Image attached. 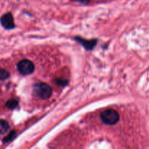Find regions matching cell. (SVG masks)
I'll return each mask as SVG.
<instances>
[{"mask_svg":"<svg viewBox=\"0 0 149 149\" xmlns=\"http://www.w3.org/2000/svg\"><path fill=\"white\" fill-rule=\"evenodd\" d=\"M100 118L101 120L106 125H113L118 122L119 119V115L116 111L113 109H108L104 111L100 114Z\"/></svg>","mask_w":149,"mask_h":149,"instance_id":"obj_1","label":"cell"},{"mask_svg":"<svg viewBox=\"0 0 149 149\" xmlns=\"http://www.w3.org/2000/svg\"><path fill=\"white\" fill-rule=\"evenodd\" d=\"M34 91L40 98L43 100L48 99L52 95V89L45 83H39L34 86Z\"/></svg>","mask_w":149,"mask_h":149,"instance_id":"obj_2","label":"cell"},{"mask_svg":"<svg viewBox=\"0 0 149 149\" xmlns=\"http://www.w3.org/2000/svg\"><path fill=\"white\" fill-rule=\"evenodd\" d=\"M17 70L23 75H29L34 71V65L29 60H23L17 63Z\"/></svg>","mask_w":149,"mask_h":149,"instance_id":"obj_3","label":"cell"},{"mask_svg":"<svg viewBox=\"0 0 149 149\" xmlns=\"http://www.w3.org/2000/svg\"><path fill=\"white\" fill-rule=\"evenodd\" d=\"M1 24L6 29H12L15 27L14 19L11 13H6L0 19Z\"/></svg>","mask_w":149,"mask_h":149,"instance_id":"obj_4","label":"cell"},{"mask_svg":"<svg viewBox=\"0 0 149 149\" xmlns=\"http://www.w3.org/2000/svg\"><path fill=\"white\" fill-rule=\"evenodd\" d=\"M75 39L76 40H77L79 42H80V43L87 49H92L95 46L96 43H97V40L86 41L84 40V39H83L82 38L80 37H76Z\"/></svg>","mask_w":149,"mask_h":149,"instance_id":"obj_5","label":"cell"},{"mask_svg":"<svg viewBox=\"0 0 149 149\" xmlns=\"http://www.w3.org/2000/svg\"><path fill=\"white\" fill-rule=\"evenodd\" d=\"M9 130V125L6 121L0 119V135L4 134Z\"/></svg>","mask_w":149,"mask_h":149,"instance_id":"obj_6","label":"cell"},{"mask_svg":"<svg viewBox=\"0 0 149 149\" xmlns=\"http://www.w3.org/2000/svg\"><path fill=\"white\" fill-rule=\"evenodd\" d=\"M17 104H18V102L15 99H12V100H8L6 103V106H7L8 109H14L15 108L17 107Z\"/></svg>","mask_w":149,"mask_h":149,"instance_id":"obj_7","label":"cell"},{"mask_svg":"<svg viewBox=\"0 0 149 149\" xmlns=\"http://www.w3.org/2000/svg\"><path fill=\"white\" fill-rule=\"evenodd\" d=\"M10 77V73L5 69L0 68V80H4Z\"/></svg>","mask_w":149,"mask_h":149,"instance_id":"obj_8","label":"cell"},{"mask_svg":"<svg viewBox=\"0 0 149 149\" xmlns=\"http://www.w3.org/2000/svg\"><path fill=\"white\" fill-rule=\"evenodd\" d=\"M15 135H16L15 131H12V132H10V133L9 134V135H7V136L6 137L4 140H3V142L4 143L10 142V141H11L12 140L14 139V138L15 137Z\"/></svg>","mask_w":149,"mask_h":149,"instance_id":"obj_9","label":"cell"},{"mask_svg":"<svg viewBox=\"0 0 149 149\" xmlns=\"http://www.w3.org/2000/svg\"><path fill=\"white\" fill-rule=\"evenodd\" d=\"M56 83L58 85L65 86L67 85L68 84V81L67 80H63V79H56Z\"/></svg>","mask_w":149,"mask_h":149,"instance_id":"obj_10","label":"cell"},{"mask_svg":"<svg viewBox=\"0 0 149 149\" xmlns=\"http://www.w3.org/2000/svg\"><path fill=\"white\" fill-rule=\"evenodd\" d=\"M79 1H81V2H87L89 0H78Z\"/></svg>","mask_w":149,"mask_h":149,"instance_id":"obj_11","label":"cell"}]
</instances>
